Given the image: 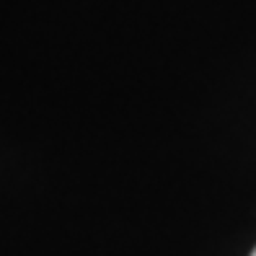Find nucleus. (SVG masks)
<instances>
[{
    "mask_svg": "<svg viewBox=\"0 0 256 256\" xmlns=\"http://www.w3.org/2000/svg\"><path fill=\"white\" fill-rule=\"evenodd\" d=\"M251 256H256V248H254V254H251Z\"/></svg>",
    "mask_w": 256,
    "mask_h": 256,
    "instance_id": "f257e3e1",
    "label": "nucleus"
}]
</instances>
